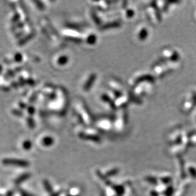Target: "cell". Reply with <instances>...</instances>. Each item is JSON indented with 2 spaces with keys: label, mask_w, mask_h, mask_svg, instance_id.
Segmentation results:
<instances>
[{
  "label": "cell",
  "mask_w": 196,
  "mask_h": 196,
  "mask_svg": "<svg viewBox=\"0 0 196 196\" xmlns=\"http://www.w3.org/2000/svg\"><path fill=\"white\" fill-rule=\"evenodd\" d=\"M143 80H147V81H148L152 82V81H154V79L153 77H152V76H150V75L143 76H142V77H140V78H138V79L136 80L135 82H136V83H137V82H142V81H143Z\"/></svg>",
  "instance_id": "obj_1"
},
{
  "label": "cell",
  "mask_w": 196,
  "mask_h": 196,
  "mask_svg": "<svg viewBox=\"0 0 196 196\" xmlns=\"http://www.w3.org/2000/svg\"><path fill=\"white\" fill-rule=\"evenodd\" d=\"M147 37V30L146 29H143L140 34H139V38L140 39H144Z\"/></svg>",
  "instance_id": "obj_2"
},
{
  "label": "cell",
  "mask_w": 196,
  "mask_h": 196,
  "mask_svg": "<svg viewBox=\"0 0 196 196\" xmlns=\"http://www.w3.org/2000/svg\"><path fill=\"white\" fill-rule=\"evenodd\" d=\"M133 14H134V12H133V11L132 10H129V11L128 12V16L132 17L133 15Z\"/></svg>",
  "instance_id": "obj_3"
}]
</instances>
